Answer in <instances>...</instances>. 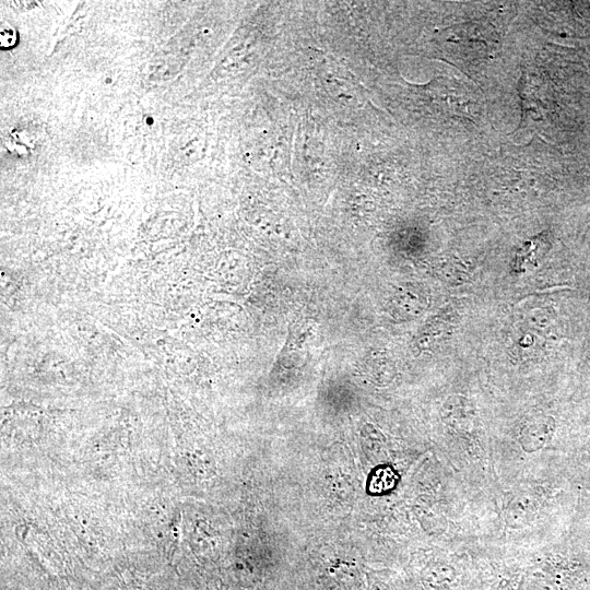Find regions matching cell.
<instances>
[{"mask_svg":"<svg viewBox=\"0 0 590 590\" xmlns=\"http://www.w3.org/2000/svg\"><path fill=\"white\" fill-rule=\"evenodd\" d=\"M519 590H559L556 582L545 573H529L520 582Z\"/></svg>","mask_w":590,"mask_h":590,"instance_id":"6da1fadb","label":"cell"},{"mask_svg":"<svg viewBox=\"0 0 590 590\" xmlns=\"http://www.w3.org/2000/svg\"><path fill=\"white\" fill-rule=\"evenodd\" d=\"M17 33L15 28L8 22H1L0 27V46L1 48H10L16 44Z\"/></svg>","mask_w":590,"mask_h":590,"instance_id":"7a4b0ae2","label":"cell"},{"mask_svg":"<svg viewBox=\"0 0 590 590\" xmlns=\"http://www.w3.org/2000/svg\"><path fill=\"white\" fill-rule=\"evenodd\" d=\"M11 3L19 11H27L36 5V2L33 1H13Z\"/></svg>","mask_w":590,"mask_h":590,"instance_id":"3957f363","label":"cell"}]
</instances>
